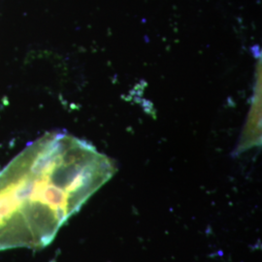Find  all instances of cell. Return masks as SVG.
<instances>
[{
  "label": "cell",
  "instance_id": "1",
  "mask_svg": "<svg viewBox=\"0 0 262 262\" xmlns=\"http://www.w3.org/2000/svg\"><path fill=\"white\" fill-rule=\"evenodd\" d=\"M116 171L94 145L64 132L29 144L0 171V252L47 247Z\"/></svg>",
  "mask_w": 262,
  "mask_h": 262
}]
</instances>
